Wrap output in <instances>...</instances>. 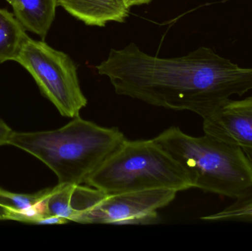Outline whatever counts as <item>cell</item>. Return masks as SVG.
<instances>
[{"mask_svg":"<svg viewBox=\"0 0 252 251\" xmlns=\"http://www.w3.org/2000/svg\"><path fill=\"white\" fill-rule=\"evenodd\" d=\"M96 69L109 78L119 95L157 107L189 111L203 119L231 96L252 89V68L240 67L208 47L165 58L147 54L131 42L112 49Z\"/></svg>","mask_w":252,"mask_h":251,"instance_id":"6da1fadb","label":"cell"},{"mask_svg":"<svg viewBox=\"0 0 252 251\" xmlns=\"http://www.w3.org/2000/svg\"><path fill=\"white\" fill-rule=\"evenodd\" d=\"M126 139L118 128L77 116L52 131H13L7 145L41 161L56 174L59 184L82 185Z\"/></svg>","mask_w":252,"mask_h":251,"instance_id":"7a4b0ae2","label":"cell"},{"mask_svg":"<svg viewBox=\"0 0 252 251\" xmlns=\"http://www.w3.org/2000/svg\"><path fill=\"white\" fill-rule=\"evenodd\" d=\"M182 167L192 188L235 199L252 185V161L241 147L170 127L154 138Z\"/></svg>","mask_w":252,"mask_h":251,"instance_id":"3957f363","label":"cell"},{"mask_svg":"<svg viewBox=\"0 0 252 251\" xmlns=\"http://www.w3.org/2000/svg\"><path fill=\"white\" fill-rule=\"evenodd\" d=\"M86 185L107 195L153 189H170L179 193L192 188L182 167L154 139H126Z\"/></svg>","mask_w":252,"mask_h":251,"instance_id":"277c9868","label":"cell"},{"mask_svg":"<svg viewBox=\"0 0 252 251\" xmlns=\"http://www.w3.org/2000/svg\"><path fill=\"white\" fill-rule=\"evenodd\" d=\"M15 61L31 74L41 94L62 116H80L87 99L80 85L76 65L67 54L28 36Z\"/></svg>","mask_w":252,"mask_h":251,"instance_id":"5b68a950","label":"cell"},{"mask_svg":"<svg viewBox=\"0 0 252 251\" xmlns=\"http://www.w3.org/2000/svg\"><path fill=\"white\" fill-rule=\"evenodd\" d=\"M177 193L170 189H153L107 195L96 189L94 196L83 213L80 223H154L158 218L157 210L170 204Z\"/></svg>","mask_w":252,"mask_h":251,"instance_id":"8992f818","label":"cell"},{"mask_svg":"<svg viewBox=\"0 0 252 251\" xmlns=\"http://www.w3.org/2000/svg\"><path fill=\"white\" fill-rule=\"evenodd\" d=\"M203 120L204 134L252 151V96L229 99Z\"/></svg>","mask_w":252,"mask_h":251,"instance_id":"52a82bcc","label":"cell"},{"mask_svg":"<svg viewBox=\"0 0 252 251\" xmlns=\"http://www.w3.org/2000/svg\"><path fill=\"white\" fill-rule=\"evenodd\" d=\"M57 4L88 26L105 27L109 22L122 23L129 15L124 0H57Z\"/></svg>","mask_w":252,"mask_h":251,"instance_id":"ba28073f","label":"cell"},{"mask_svg":"<svg viewBox=\"0 0 252 251\" xmlns=\"http://www.w3.org/2000/svg\"><path fill=\"white\" fill-rule=\"evenodd\" d=\"M26 30L41 39L47 36L56 17L57 0H6Z\"/></svg>","mask_w":252,"mask_h":251,"instance_id":"9c48e42d","label":"cell"},{"mask_svg":"<svg viewBox=\"0 0 252 251\" xmlns=\"http://www.w3.org/2000/svg\"><path fill=\"white\" fill-rule=\"evenodd\" d=\"M28 35L13 13L0 8V64L16 60Z\"/></svg>","mask_w":252,"mask_h":251,"instance_id":"30bf717a","label":"cell"},{"mask_svg":"<svg viewBox=\"0 0 252 251\" xmlns=\"http://www.w3.org/2000/svg\"><path fill=\"white\" fill-rule=\"evenodd\" d=\"M235 200L220 212L202 217L201 220L208 222L252 223V185Z\"/></svg>","mask_w":252,"mask_h":251,"instance_id":"8fae6325","label":"cell"},{"mask_svg":"<svg viewBox=\"0 0 252 251\" xmlns=\"http://www.w3.org/2000/svg\"><path fill=\"white\" fill-rule=\"evenodd\" d=\"M75 185L58 184L50 188L48 210L50 215L66 219L69 222L79 223V215L72 206V194Z\"/></svg>","mask_w":252,"mask_h":251,"instance_id":"7c38bea8","label":"cell"},{"mask_svg":"<svg viewBox=\"0 0 252 251\" xmlns=\"http://www.w3.org/2000/svg\"><path fill=\"white\" fill-rule=\"evenodd\" d=\"M44 191L45 189L33 194H19L0 189V206L20 212L28 210L42 197Z\"/></svg>","mask_w":252,"mask_h":251,"instance_id":"4fadbf2b","label":"cell"},{"mask_svg":"<svg viewBox=\"0 0 252 251\" xmlns=\"http://www.w3.org/2000/svg\"><path fill=\"white\" fill-rule=\"evenodd\" d=\"M13 131L5 122L0 119V146L7 145Z\"/></svg>","mask_w":252,"mask_h":251,"instance_id":"5bb4252c","label":"cell"},{"mask_svg":"<svg viewBox=\"0 0 252 251\" xmlns=\"http://www.w3.org/2000/svg\"><path fill=\"white\" fill-rule=\"evenodd\" d=\"M153 0H124L126 6H127L129 9L131 7H134V6L149 4V3L151 2Z\"/></svg>","mask_w":252,"mask_h":251,"instance_id":"9a60e30c","label":"cell"}]
</instances>
